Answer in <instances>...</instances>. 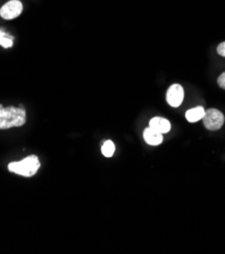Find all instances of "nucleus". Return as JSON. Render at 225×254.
<instances>
[{
	"instance_id": "obj_12",
	"label": "nucleus",
	"mask_w": 225,
	"mask_h": 254,
	"mask_svg": "<svg viewBox=\"0 0 225 254\" xmlns=\"http://www.w3.org/2000/svg\"><path fill=\"white\" fill-rule=\"evenodd\" d=\"M217 83H218V85H219L221 88L225 89V72H223V73L219 76L218 79H217Z\"/></svg>"
},
{
	"instance_id": "obj_9",
	"label": "nucleus",
	"mask_w": 225,
	"mask_h": 254,
	"mask_svg": "<svg viewBox=\"0 0 225 254\" xmlns=\"http://www.w3.org/2000/svg\"><path fill=\"white\" fill-rule=\"evenodd\" d=\"M13 40L14 38L12 36L3 32L2 29H0V46H2L5 49L10 48L13 45Z\"/></svg>"
},
{
	"instance_id": "obj_4",
	"label": "nucleus",
	"mask_w": 225,
	"mask_h": 254,
	"mask_svg": "<svg viewBox=\"0 0 225 254\" xmlns=\"http://www.w3.org/2000/svg\"><path fill=\"white\" fill-rule=\"evenodd\" d=\"M23 6L19 0H10L0 8V16L4 19H13L20 15L22 12Z\"/></svg>"
},
{
	"instance_id": "obj_1",
	"label": "nucleus",
	"mask_w": 225,
	"mask_h": 254,
	"mask_svg": "<svg viewBox=\"0 0 225 254\" xmlns=\"http://www.w3.org/2000/svg\"><path fill=\"white\" fill-rule=\"evenodd\" d=\"M27 115L24 108L7 107L0 105V130L16 128L26 124Z\"/></svg>"
},
{
	"instance_id": "obj_10",
	"label": "nucleus",
	"mask_w": 225,
	"mask_h": 254,
	"mask_svg": "<svg viewBox=\"0 0 225 254\" xmlns=\"http://www.w3.org/2000/svg\"><path fill=\"white\" fill-rule=\"evenodd\" d=\"M115 149L116 148H115L114 142L111 141V140H108V141H106L104 143V145L102 147V153H103V155H105V157L110 158V157H112L114 155Z\"/></svg>"
},
{
	"instance_id": "obj_6",
	"label": "nucleus",
	"mask_w": 225,
	"mask_h": 254,
	"mask_svg": "<svg viewBox=\"0 0 225 254\" xmlns=\"http://www.w3.org/2000/svg\"><path fill=\"white\" fill-rule=\"evenodd\" d=\"M149 128L155 130L156 132H158L160 134H165V133L169 132L171 126H170V123L166 119H163L160 117H155V118L150 120Z\"/></svg>"
},
{
	"instance_id": "obj_2",
	"label": "nucleus",
	"mask_w": 225,
	"mask_h": 254,
	"mask_svg": "<svg viewBox=\"0 0 225 254\" xmlns=\"http://www.w3.org/2000/svg\"><path fill=\"white\" fill-rule=\"evenodd\" d=\"M40 167L41 163L38 156L36 155H31L20 161L11 162L8 164V169L10 172H14L26 177H31L35 175Z\"/></svg>"
},
{
	"instance_id": "obj_11",
	"label": "nucleus",
	"mask_w": 225,
	"mask_h": 254,
	"mask_svg": "<svg viewBox=\"0 0 225 254\" xmlns=\"http://www.w3.org/2000/svg\"><path fill=\"white\" fill-rule=\"evenodd\" d=\"M217 53L220 56L225 58V42H222L221 44L218 45V47H217Z\"/></svg>"
},
{
	"instance_id": "obj_5",
	"label": "nucleus",
	"mask_w": 225,
	"mask_h": 254,
	"mask_svg": "<svg viewBox=\"0 0 225 254\" xmlns=\"http://www.w3.org/2000/svg\"><path fill=\"white\" fill-rule=\"evenodd\" d=\"M184 100V89L180 84H172L166 92V101L172 108H178Z\"/></svg>"
},
{
	"instance_id": "obj_3",
	"label": "nucleus",
	"mask_w": 225,
	"mask_h": 254,
	"mask_svg": "<svg viewBox=\"0 0 225 254\" xmlns=\"http://www.w3.org/2000/svg\"><path fill=\"white\" fill-rule=\"evenodd\" d=\"M225 121L224 115L216 110V109H209L205 111V115L203 117V123L205 128L209 131H217L223 126Z\"/></svg>"
},
{
	"instance_id": "obj_8",
	"label": "nucleus",
	"mask_w": 225,
	"mask_h": 254,
	"mask_svg": "<svg viewBox=\"0 0 225 254\" xmlns=\"http://www.w3.org/2000/svg\"><path fill=\"white\" fill-rule=\"evenodd\" d=\"M204 115H205L204 108L203 107H197V108L189 110L186 113V119L190 123H196V122H198L200 120H202Z\"/></svg>"
},
{
	"instance_id": "obj_7",
	"label": "nucleus",
	"mask_w": 225,
	"mask_h": 254,
	"mask_svg": "<svg viewBox=\"0 0 225 254\" xmlns=\"http://www.w3.org/2000/svg\"><path fill=\"white\" fill-rule=\"evenodd\" d=\"M143 138L148 145H151V146H157V145L161 144L162 140H163L162 134L156 132L155 130H153L151 128H147L144 130Z\"/></svg>"
}]
</instances>
